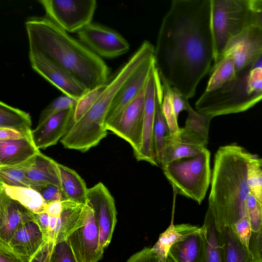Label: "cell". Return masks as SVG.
Returning a JSON list of instances; mask_svg holds the SVG:
<instances>
[{"label":"cell","instance_id":"6da1fadb","mask_svg":"<svg viewBox=\"0 0 262 262\" xmlns=\"http://www.w3.org/2000/svg\"><path fill=\"white\" fill-rule=\"evenodd\" d=\"M211 0H173L155 46V67L187 99L214 62Z\"/></svg>","mask_w":262,"mask_h":262},{"label":"cell","instance_id":"7a4b0ae2","mask_svg":"<svg viewBox=\"0 0 262 262\" xmlns=\"http://www.w3.org/2000/svg\"><path fill=\"white\" fill-rule=\"evenodd\" d=\"M25 24L29 52L62 67L89 91L107 83L111 70L102 58L46 16L30 18Z\"/></svg>","mask_w":262,"mask_h":262},{"label":"cell","instance_id":"3957f363","mask_svg":"<svg viewBox=\"0 0 262 262\" xmlns=\"http://www.w3.org/2000/svg\"><path fill=\"white\" fill-rule=\"evenodd\" d=\"M255 156L235 144L221 146L216 151L207 210L217 230L233 226L246 214L245 203L250 193L247 171Z\"/></svg>","mask_w":262,"mask_h":262},{"label":"cell","instance_id":"277c9868","mask_svg":"<svg viewBox=\"0 0 262 262\" xmlns=\"http://www.w3.org/2000/svg\"><path fill=\"white\" fill-rule=\"evenodd\" d=\"M210 158L206 147L195 156L173 161L161 167L176 193L200 204L211 183Z\"/></svg>","mask_w":262,"mask_h":262},{"label":"cell","instance_id":"5b68a950","mask_svg":"<svg viewBox=\"0 0 262 262\" xmlns=\"http://www.w3.org/2000/svg\"><path fill=\"white\" fill-rule=\"evenodd\" d=\"M253 25L250 0H211L214 64L222 58L229 42Z\"/></svg>","mask_w":262,"mask_h":262},{"label":"cell","instance_id":"8992f818","mask_svg":"<svg viewBox=\"0 0 262 262\" xmlns=\"http://www.w3.org/2000/svg\"><path fill=\"white\" fill-rule=\"evenodd\" d=\"M111 100L102 94L88 112L73 123L60 140L65 148L84 152L97 145L107 135L105 121Z\"/></svg>","mask_w":262,"mask_h":262},{"label":"cell","instance_id":"52a82bcc","mask_svg":"<svg viewBox=\"0 0 262 262\" xmlns=\"http://www.w3.org/2000/svg\"><path fill=\"white\" fill-rule=\"evenodd\" d=\"M46 17L67 32H77L91 23L96 0H39Z\"/></svg>","mask_w":262,"mask_h":262},{"label":"cell","instance_id":"ba28073f","mask_svg":"<svg viewBox=\"0 0 262 262\" xmlns=\"http://www.w3.org/2000/svg\"><path fill=\"white\" fill-rule=\"evenodd\" d=\"M146 85L147 82L135 98L113 120L105 124L107 130L130 145L134 155L139 151L142 144Z\"/></svg>","mask_w":262,"mask_h":262},{"label":"cell","instance_id":"9c48e42d","mask_svg":"<svg viewBox=\"0 0 262 262\" xmlns=\"http://www.w3.org/2000/svg\"><path fill=\"white\" fill-rule=\"evenodd\" d=\"M86 205L93 211L99 231L100 248L104 251L111 242L117 222L114 199L107 187L99 182L88 188Z\"/></svg>","mask_w":262,"mask_h":262},{"label":"cell","instance_id":"30bf717a","mask_svg":"<svg viewBox=\"0 0 262 262\" xmlns=\"http://www.w3.org/2000/svg\"><path fill=\"white\" fill-rule=\"evenodd\" d=\"M77 34L79 41L101 58H115L129 50V44L122 35L98 24L91 23Z\"/></svg>","mask_w":262,"mask_h":262},{"label":"cell","instance_id":"8fae6325","mask_svg":"<svg viewBox=\"0 0 262 262\" xmlns=\"http://www.w3.org/2000/svg\"><path fill=\"white\" fill-rule=\"evenodd\" d=\"M78 262H98L104 251L100 246L99 231L92 209L85 206L84 224L67 238Z\"/></svg>","mask_w":262,"mask_h":262},{"label":"cell","instance_id":"7c38bea8","mask_svg":"<svg viewBox=\"0 0 262 262\" xmlns=\"http://www.w3.org/2000/svg\"><path fill=\"white\" fill-rule=\"evenodd\" d=\"M32 68L64 94L78 99L89 90L71 73L44 56L29 52Z\"/></svg>","mask_w":262,"mask_h":262},{"label":"cell","instance_id":"4fadbf2b","mask_svg":"<svg viewBox=\"0 0 262 262\" xmlns=\"http://www.w3.org/2000/svg\"><path fill=\"white\" fill-rule=\"evenodd\" d=\"M159 78L155 63L146 85L142 144L139 151L134 155L137 160L146 161L157 166L158 165L155 156L153 133Z\"/></svg>","mask_w":262,"mask_h":262},{"label":"cell","instance_id":"5bb4252c","mask_svg":"<svg viewBox=\"0 0 262 262\" xmlns=\"http://www.w3.org/2000/svg\"><path fill=\"white\" fill-rule=\"evenodd\" d=\"M261 53L262 30L253 25L229 42L223 56L232 55L237 72L248 67Z\"/></svg>","mask_w":262,"mask_h":262},{"label":"cell","instance_id":"9a60e30c","mask_svg":"<svg viewBox=\"0 0 262 262\" xmlns=\"http://www.w3.org/2000/svg\"><path fill=\"white\" fill-rule=\"evenodd\" d=\"M208 142L196 134L185 128H180L174 135H171L159 158V166L184 158L193 157L202 151Z\"/></svg>","mask_w":262,"mask_h":262},{"label":"cell","instance_id":"2e32d148","mask_svg":"<svg viewBox=\"0 0 262 262\" xmlns=\"http://www.w3.org/2000/svg\"><path fill=\"white\" fill-rule=\"evenodd\" d=\"M13 167L25 172L35 185L34 189L46 184L61 187L59 163L40 151L24 163Z\"/></svg>","mask_w":262,"mask_h":262},{"label":"cell","instance_id":"e0dca14e","mask_svg":"<svg viewBox=\"0 0 262 262\" xmlns=\"http://www.w3.org/2000/svg\"><path fill=\"white\" fill-rule=\"evenodd\" d=\"M33 218V212L10 198L0 188L1 241L8 244L19 225Z\"/></svg>","mask_w":262,"mask_h":262},{"label":"cell","instance_id":"ac0fdd59","mask_svg":"<svg viewBox=\"0 0 262 262\" xmlns=\"http://www.w3.org/2000/svg\"><path fill=\"white\" fill-rule=\"evenodd\" d=\"M74 107L58 113L41 126L32 130L33 141L38 149H46L56 144L67 133L72 122Z\"/></svg>","mask_w":262,"mask_h":262},{"label":"cell","instance_id":"d6986e66","mask_svg":"<svg viewBox=\"0 0 262 262\" xmlns=\"http://www.w3.org/2000/svg\"><path fill=\"white\" fill-rule=\"evenodd\" d=\"M154 66V58L143 66L122 86L112 102L105 124L113 120L138 95L146 83Z\"/></svg>","mask_w":262,"mask_h":262},{"label":"cell","instance_id":"ffe728a7","mask_svg":"<svg viewBox=\"0 0 262 262\" xmlns=\"http://www.w3.org/2000/svg\"><path fill=\"white\" fill-rule=\"evenodd\" d=\"M45 241L43 233L33 218L19 225L8 245L19 255L32 257Z\"/></svg>","mask_w":262,"mask_h":262},{"label":"cell","instance_id":"44dd1931","mask_svg":"<svg viewBox=\"0 0 262 262\" xmlns=\"http://www.w3.org/2000/svg\"><path fill=\"white\" fill-rule=\"evenodd\" d=\"M39 151L32 136L17 140H0V167L19 165Z\"/></svg>","mask_w":262,"mask_h":262},{"label":"cell","instance_id":"7402d4cb","mask_svg":"<svg viewBox=\"0 0 262 262\" xmlns=\"http://www.w3.org/2000/svg\"><path fill=\"white\" fill-rule=\"evenodd\" d=\"M62 209L58 217L55 232L54 244L67 239L85 221V206L70 201L62 202Z\"/></svg>","mask_w":262,"mask_h":262},{"label":"cell","instance_id":"603a6c76","mask_svg":"<svg viewBox=\"0 0 262 262\" xmlns=\"http://www.w3.org/2000/svg\"><path fill=\"white\" fill-rule=\"evenodd\" d=\"M200 230L201 227L190 224L174 225L172 220L168 227L160 234L151 249L161 259L166 260L170 248L174 244Z\"/></svg>","mask_w":262,"mask_h":262},{"label":"cell","instance_id":"cb8c5ba5","mask_svg":"<svg viewBox=\"0 0 262 262\" xmlns=\"http://www.w3.org/2000/svg\"><path fill=\"white\" fill-rule=\"evenodd\" d=\"M217 230L223 262H252L248 248L240 241L233 226H225Z\"/></svg>","mask_w":262,"mask_h":262},{"label":"cell","instance_id":"d4e9b609","mask_svg":"<svg viewBox=\"0 0 262 262\" xmlns=\"http://www.w3.org/2000/svg\"><path fill=\"white\" fill-rule=\"evenodd\" d=\"M201 227L203 239L201 262H223L219 232L213 216L208 210Z\"/></svg>","mask_w":262,"mask_h":262},{"label":"cell","instance_id":"484cf974","mask_svg":"<svg viewBox=\"0 0 262 262\" xmlns=\"http://www.w3.org/2000/svg\"><path fill=\"white\" fill-rule=\"evenodd\" d=\"M61 189L67 200L86 205L87 188L83 179L74 170L59 164Z\"/></svg>","mask_w":262,"mask_h":262},{"label":"cell","instance_id":"4316f807","mask_svg":"<svg viewBox=\"0 0 262 262\" xmlns=\"http://www.w3.org/2000/svg\"><path fill=\"white\" fill-rule=\"evenodd\" d=\"M203 239L201 230L174 244L169 255L176 262H201Z\"/></svg>","mask_w":262,"mask_h":262},{"label":"cell","instance_id":"83f0119b","mask_svg":"<svg viewBox=\"0 0 262 262\" xmlns=\"http://www.w3.org/2000/svg\"><path fill=\"white\" fill-rule=\"evenodd\" d=\"M163 88L160 77L158 82L157 102L154 126V147L156 161L159 158L171 134L162 110Z\"/></svg>","mask_w":262,"mask_h":262},{"label":"cell","instance_id":"f1b7e54d","mask_svg":"<svg viewBox=\"0 0 262 262\" xmlns=\"http://www.w3.org/2000/svg\"><path fill=\"white\" fill-rule=\"evenodd\" d=\"M32 121L29 114L0 102V128L15 129L26 137L32 136Z\"/></svg>","mask_w":262,"mask_h":262},{"label":"cell","instance_id":"f546056e","mask_svg":"<svg viewBox=\"0 0 262 262\" xmlns=\"http://www.w3.org/2000/svg\"><path fill=\"white\" fill-rule=\"evenodd\" d=\"M0 188L8 196L30 211L38 213L46 211L47 203L36 190L28 187L10 186L1 182Z\"/></svg>","mask_w":262,"mask_h":262},{"label":"cell","instance_id":"4dcf8cb0","mask_svg":"<svg viewBox=\"0 0 262 262\" xmlns=\"http://www.w3.org/2000/svg\"><path fill=\"white\" fill-rule=\"evenodd\" d=\"M206 92H212L220 89L233 80L236 71L234 59L230 54L224 55L212 68Z\"/></svg>","mask_w":262,"mask_h":262},{"label":"cell","instance_id":"1f68e13d","mask_svg":"<svg viewBox=\"0 0 262 262\" xmlns=\"http://www.w3.org/2000/svg\"><path fill=\"white\" fill-rule=\"evenodd\" d=\"M186 111L188 116L184 127L208 142L209 125L213 117L194 110L190 104Z\"/></svg>","mask_w":262,"mask_h":262},{"label":"cell","instance_id":"d6a6232c","mask_svg":"<svg viewBox=\"0 0 262 262\" xmlns=\"http://www.w3.org/2000/svg\"><path fill=\"white\" fill-rule=\"evenodd\" d=\"M106 83L89 91L77 100L74 107L72 125L80 120L92 107L104 91Z\"/></svg>","mask_w":262,"mask_h":262},{"label":"cell","instance_id":"836d02e7","mask_svg":"<svg viewBox=\"0 0 262 262\" xmlns=\"http://www.w3.org/2000/svg\"><path fill=\"white\" fill-rule=\"evenodd\" d=\"M163 88L162 110L171 135L176 134L180 129L171 102L170 90L171 86L160 77Z\"/></svg>","mask_w":262,"mask_h":262},{"label":"cell","instance_id":"e575fe53","mask_svg":"<svg viewBox=\"0 0 262 262\" xmlns=\"http://www.w3.org/2000/svg\"><path fill=\"white\" fill-rule=\"evenodd\" d=\"M0 182L8 186L34 189L35 185L25 172L15 167H0Z\"/></svg>","mask_w":262,"mask_h":262},{"label":"cell","instance_id":"d590c367","mask_svg":"<svg viewBox=\"0 0 262 262\" xmlns=\"http://www.w3.org/2000/svg\"><path fill=\"white\" fill-rule=\"evenodd\" d=\"M77 99L67 95L60 96L52 101L41 112L37 126L42 125L52 116L75 106Z\"/></svg>","mask_w":262,"mask_h":262},{"label":"cell","instance_id":"8d00e7d4","mask_svg":"<svg viewBox=\"0 0 262 262\" xmlns=\"http://www.w3.org/2000/svg\"><path fill=\"white\" fill-rule=\"evenodd\" d=\"M255 157L250 162L247 171V184L250 193L262 204V170Z\"/></svg>","mask_w":262,"mask_h":262},{"label":"cell","instance_id":"74e56055","mask_svg":"<svg viewBox=\"0 0 262 262\" xmlns=\"http://www.w3.org/2000/svg\"><path fill=\"white\" fill-rule=\"evenodd\" d=\"M245 210L250 220L252 232L257 231L262 224V204L250 193L246 201Z\"/></svg>","mask_w":262,"mask_h":262},{"label":"cell","instance_id":"f35d334b","mask_svg":"<svg viewBox=\"0 0 262 262\" xmlns=\"http://www.w3.org/2000/svg\"><path fill=\"white\" fill-rule=\"evenodd\" d=\"M50 262H78L67 240L54 244Z\"/></svg>","mask_w":262,"mask_h":262},{"label":"cell","instance_id":"ab89813d","mask_svg":"<svg viewBox=\"0 0 262 262\" xmlns=\"http://www.w3.org/2000/svg\"><path fill=\"white\" fill-rule=\"evenodd\" d=\"M125 262H176L168 255L166 260L161 259L152 250L151 247H146L132 255Z\"/></svg>","mask_w":262,"mask_h":262},{"label":"cell","instance_id":"60d3db41","mask_svg":"<svg viewBox=\"0 0 262 262\" xmlns=\"http://www.w3.org/2000/svg\"><path fill=\"white\" fill-rule=\"evenodd\" d=\"M35 190L41 194L47 204L56 201H67L61 188L56 185H43L38 187Z\"/></svg>","mask_w":262,"mask_h":262},{"label":"cell","instance_id":"b9f144b4","mask_svg":"<svg viewBox=\"0 0 262 262\" xmlns=\"http://www.w3.org/2000/svg\"><path fill=\"white\" fill-rule=\"evenodd\" d=\"M233 227L240 241L248 248L252 232L248 216L246 214L244 215Z\"/></svg>","mask_w":262,"mask_h":262},{"label":"cell","instance_id":"7bdbcfd3","mask_svg":"<svg viewBox=\"0 0 262 262\" xmlns=\"http://www.w3.org/2000/svg\"><path fill=\"white\" fill-rule=\"evenodd\" d=\"M248 250L252 262H262V224L256 232H252Z\"/></svg>","mask_w":262,"mask_h":262},{"label":"cell","instance_id":"ee69618b","mask_svg":"<svg viewBox=\"0 0 262 262\" xmlns=\"http://www.w3.org/2000/svg\"><path fill=\"white\" fill-rule=\"evenodd\" d=\"M32 257L19 255L12 250L8 244L0 241V262H29Z\"/></svg>","mask_w":262,"mask_h":262},{"label":"cell","instance_id":"f6af8a7d","mask_svg":"<svg viewBox=\"0 0 262 262\" xmlns=\"http://www.w3.org/2000/svg\"><path fill=\"white\" fill-rule=\"evenodd\" d=\"M54 245V241H45L39 250L31 257L29 262H50Z\"/></svg>","mask_w":262,"mask_h":262},{"label":"cell","instance_id":"bcb514c9","mask_svg":"<svg viewBox=\"0 0 262 262\" xmlns=\"http://www.w3.org/2000/svg\"><path fill=\"white\" fill-rule=\"evenodd\" d=\"M170 97L172 106L176 116L180 112L186 111L189 104L188 99L183 96L177 89L171 87L170 90Z\"/></svg>","mask_w":262,"mask_h":262},{"label":"cell","instance_id":"7dc6e473","mask_svg":"<svg viewBox=\"0 0 262 262\" xmlns=\"http://www.w3.org/2000/svg\"><path fill=\"white\" fill-rule=\"evenodd\" d=\"M33 216L43 233L45 241L49 240L51 217L46 211L38 213H33Z\"/></svg>","mask_w":262,"mask_h":262},{"label":"cell","instance_id":"c3c4849f","mask_svg":"<svg viewBox=\"0 0 262 262\" xmlns=\"http://www.w3.org/2000/svg\"><path fill=\"white\" fill-rule=\"evenodd\" d=\"M253 25L262 30V0H250Z\"/></svg>","mask_w":262,"mask_h":262},{"label":"cell","instance_id":"681fc988","mask_svg":"<svg viewBox=\"0 0 262 262\" xmlns=\"http://www.w3.org/2000/svg\"><path fill=\"white\" fill-rule=\"evenodd\" d=\"M26 137H26L15 129L5 127L0 128V140H17Z\"/></svg>","mask_w":262,"mask_h":262},{"label":"cell","instance_id":"f907efd6","mask_svg":"<svg viewBox=\"0 0 262 262\" xmlns=\"http://www.w3.org/2000/svg\"><path fill=\"white\" fill-rule=\"evenodd\" d=\"M62 209L61 201H56L47 204L46 211L50 217H59Z\"/></svg>","mask_w":262,"mask_h":262},{"label":"cell","instance_id":"816d5d0a","mask_svg":"<svg viewBox=\"0 0 262 262\" xmlns=\"http://www.w3.org/2000/svg\"><path fill=\"white\" fill-rule=\"evenodd\" d=\"M257 162H258V165H259L260 168H261V169L262 170V159L258 158Z\"/></svg>","mask_w":262,"mask_h":262}]
</instances>
